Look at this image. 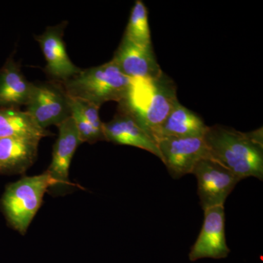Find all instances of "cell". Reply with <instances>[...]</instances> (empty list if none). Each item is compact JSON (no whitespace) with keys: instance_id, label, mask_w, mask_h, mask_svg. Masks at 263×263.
Returning a JSON list of instances; mask_svg holds the SVG:
<instances>
[{"instance_id":"6da1fadb","label":"cell","mask_w":263,"mask_h":263,"mask_svg":"<svg viewBox=\"0 0 263 263\" xmlns=\"http://www.w3.org/2000/svg\"><path fill=\"white\" fill-rule=\"evenodd\" d=\"M209 157L240 179H263L262 128L242 133L221 125L208 127L203 136Z\"/></svg>"},{"instance_id":"7a4b0ae2","label":"cell","mask_w":263,"mask_h":263,"mask_svg":"<svg viewBox=\"0 0 263 263\" xmlns=\"http://www.w3.org/2000/svg\"><path fill=\"white\" fill-rule=\"evenodd\" d=\"M176 90L174 81L164 72L157 77L133 79L118 108L131 115L154 138L179 102Z\"/></svg>"},{"instance_id":"3957f363","label":"cell","mask_w":263,"mask_h":263,"mask_svg":"<svg viewBox=\"0 0 263 263\" xmlns=\"http://www.w3.org/2000/svg\"><path fill=\"white\" fill-rule=\"evenodd\" d=\"M130 80L110 60L97 67L81 69L62 84L69 97L101 107L107 102L119 103L125 96Z\"/></svg>"},{"instance_id":"277c9868","label":"cell","mask_w":263,"mask_h":263,"mask_svg":"<svg viewBox=\"0 0 263 263\" xmlns=\"http://www.w3.org/2000/svg\"><path fill=\"white\" fill-rule=\"evenodd\" d=\"M53 186L47 172L37 176H25L5 189L1 206L7 221L21 234L27 233L29 226L43 203L45 194Z\"/></svg>"},{"instance_id":"5b68a950","label":"cell","mask_w":263,"mask_h":263,"mask_svg":"<svg viewBox=\"0 0 263 263\" xmlns=\"http://www.w3.org/2000/svg\"><path fill=\"white\" fill-rule=\"evenodd\" d=\"M26 106V111L44 129L50 126H58L71 117L68 95L59 81L34 84Z\"/></svg>"},{"instance_id":"8992f818","label":"cell","mask_w":263,"mask_h":263,"mask_svg":"<svg viewBox=\"0 0 263 263\" xmlns=\"http://www.w3.org/2000/svg\"><path fill=\"white\" fill-rule=\"evenodd\" d=\"M192 174L196 177L197 194L204 211L224 205L230 194L241 180L210 157L199 161Z\"/></svg>"},{"instance_id":"52a82bcc","label":"cell","mask_w":263,"mask_h":263,"mask_svg":"<svg viewBox=\"0 0 263 263\" xmlns=\"http://www.w3.org/2000/svg\"><path fill=\"white\" fill-rule=\"evenodd\" d=\"M157 143L161 160L175 179L192 174L199 161L209 157L203 137L164 138Z\"/></svg>"},{"instance_id":"ba28073f","label":"cell","mask_w":263,"mask_h":263,"mask_svg":"<svg viewBox=\"0 0 263 263\" xmlns=\"http://www.w3.org/2000/svg\"><path fill=\"white\" fill-rule=\"evenodd\" d=\"M204 212L200 235L189 254L192 262L202 258H226L230 252L226 241L224 205L210 208Z\"/></svg>"},{"instance_id":"9c48e42d","label":"cell","mask_w":263,"mask_h":263,"mask_svg":"<svg viewBox=\"0 0 263 263\" xmlns=\"http://www.w3.org/2000/svg\"><path fill=\"white\" fill-rule=\"evenodd\" d=\"M65 27L66 22L48 27L42 34L35 37L46 60L45 72L51 80L61 83L77 75L81 70L67 54L63 39Z\"/></svg>"},{"instance_id":"30bf717a","label":"cell","mask_w":263,"mask_h":263,"mask_svg":"<svg viewBox=\"0 0 263 263\" xmlns=\"http://www.w3.org/2000/svg\"><path fill=\"white\" fill-rule=\"evenodd\" d=\"M59 136L54 146L51 164L46 172L51 176L53 186L49 191L65 190L70 185L69 171L71 162L81 141L79 132L72 117L57 126Z\"/></svg>"},{"instance_id":"8fae6325","label":"cell","mask_w":263,"mask_h":263,"mask_svg":"<svg viewBox=\"0 0 263 263\" xmlns=\"http://www.w3.org/2000/svg\"><path fill=\"white\" fill-rule=\"evenodd\" d=\"M111 60L131 79L157 77L163 72L152 46H141L124 35Z\"/></svg>"},{"instance_id":"7c38bea8","label":"cell","mask_w":263,"mask_h":263,"mask_svg":"<svg viewBox=\"0 0 263 263\" xmlns=\"http://www.w3.org/2000/svg\"><path fill=\"white\" fill-rule=\"evenodd\" d=\"M103 127L105 141L146 150L161 160L157 142L127 112L118 108L113 119L103 123Z\"/></svg>"},{"instance_id":"4fadbf2b","label":"cell","mask_w":263,"mask_h":263,"mask_svg":"<svg viewBox=\"0 0 263 263\" xmlns=\"http://www.w3.org/2000/svg\"><path fill=\"white\" fill-rule=\"evenodd\" d=\"M37 138H7L0 139V174H24L37 157Z\"/></svg>"},{"instance_id":"5bb4252c","label":"cell","mask_w":263,"mask_h":263,"mask_svg":"<svg viewBox=\"0 0 263 263\" xmlns=\"http://www.w3.org/2000/svg\"><path fill=\"white\" fill-rule=\"evenodd\" d=\"M33 83L29 82L20 66L8 59L0 70V108H18L28 103Z\"/></svg>"},{"instance_id":"9a60e30c","label":"cell","mask_w":263,"mask_h":263,"mask_svg":"<svg viewBox=\"0 0 263 263\" xmlns=\"http://www.w3.org/2000/svg\"><path fill=\"white\" fill-rule=\"evenodd\" d=\"M207 129L201 118L179 101L154 133V138L157 142L164 138L203 137Z\"/></svg>"},{"instance_id":"2e32d148","label":"cell","mask_w":263,"mask_h":263,"mask_svg":"<svg viewBox=\"0 0 263 263\" xmlns=\"http://www.w3.org/2000/svg\"><path fill=\"white\" fill-rule=\"evenodd\" d=\"M50 136L27 111L18 108H0V139L7 138H37Z\"/></svg>"},{"instance_id":"e0dca14e","label":"cell","mask_w":263,"mask_h":263,"mask_svg":"<svg viewBox=\"0 0 263 263\" xmlns=\"http://www.w3.org/2000/svg\"><path fill=\"white\" fill-rule=\"evenodd\" d=\"M124 35L133 42L141 46H152L148 10L141 0H137L132 8Z\"/></svg>"}]
</instances>
